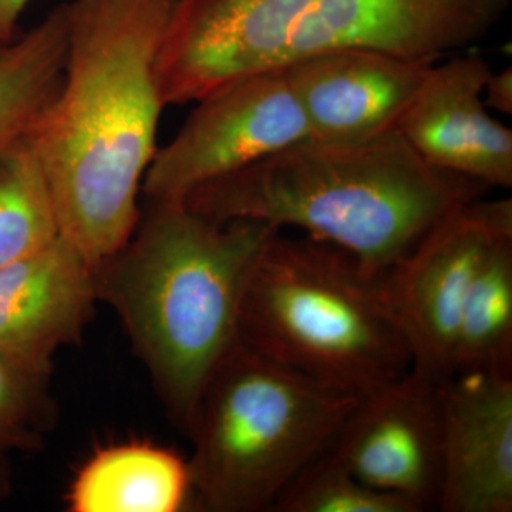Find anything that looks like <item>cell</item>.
Wrapping results in <instances>:
<instances>
[{
	"instance_id": "cell-1",
	"label": "cell",
	"mask_w": 512,
	"mask_h": 512,
	"mask_svg": "<svg viewBox=\"0 0 512 512\" xmlns=\"http://www.w3.org/2000/svg\"><path fill=\"white\" fill-rule=\"evenodd\" d=\"M178 0H73L66 62L28 141L45 170L60 232L94 268L138 220L157 153V57Z\"/></svg>"
},
{
	"instance_id": "cell-2",
	"label": "cell",
	"mask_w": 512,
	"mask_h": 512,
	"mask_svg": "<svg viewBox=\"0 0 512 512\" xmlns=\"http://www.w3.org/2000/svg\"><path fill=\"white\" fill-rule=\"evenodd\" d=\"M488 190L426 163L392 128L356 140L302 138L181 202L214 221L301 229L384 276L448 212Z\"/></svg>"
},
{
	"instance_id": "cell-3",
	"label": "cell",
	"mask_w": 512,
	"mask_h": 512,
	"mask_svg": "<svg viewBox=\"0 0 512 512\" xmlns=\"http://www.w3.org/2000/svg\"><path fill=\"white\" fill-rule=\"evenodd\" d=\"M124 247L96 268L97 295L119 313L174 419L190 431L205 384L237 342L264 222H220L184 202H150Z\"/></svg>"
},
{
	"instance_id": "cell-4",
	"label": "cell",
	"mask_w": 512,
	"mask_h": 512,
	"mask_svg": "<svg viewBox=\"0 0 512 512\" xmlns=\"http://www.w3.org/2000/svg\"><path fill=\"white\" fill-rule=\"evenodd\" d=\"M383 278L342 249L279 229L249 269L238 338L326 389L366 396L413 365Z\"/></svg>"
},
{
	"instance_id": "cell-5",
	"label": "cell",
	"mask_w": 512,
	"mask_h": 512,
	"mask_svg": "<svg viewBox=\"0 0 512 512\" xmlns=\"http://www.w3.org/2000/svg\"><path fill=\"white\" fill-rule=\"evenodd\" d=\"M360 397L326 389L237 340L205 384L188 433L192 490L217 512L271 510L332 447Z\"/></svg>"
},
{
	"instance_id": "cell-6",
	"label": "cell",
	"mask_w": 512,
	"mask_h": 512,
	"mask_svg": "<svg viewBox=\"0 0 512 512\" xmlns=\"http://www.w3.org/2000/svg\"><path fill=\"white\" fill-rule=\"evenodd\" d=\"M195 104L173 140L157 148L141 187L148 202L183 201L309 136L284 67L225 84Z\"/></svg>"
},
{
	"instance_id": "cell-7",
	"label": "cell",
	"mask_w": 512,
	"mask_h": 512,
	"mask_svg": "<svg viewBox=\"0 0 512 512\" xmlns=\"http://www.w3.org/2000/svg\"><path fill=\"white\" fill-rule=\"evenodd\" d=\"M512 238V200L458 205L414 245L383 281L413 365L447 380L461 309L488 256Z\"/></svg>"
},
{
	"instance_id": "cell-8",
	"label": "cell",
	"mask_w": 512,
	"mask_h": 512,
	"mask_svg": "<svg viewBox=\"0 0 512 512\" xmlns=\"http://www.w3.org/2000/svg\"><path fill=\"white\" fill-rule=\"evenodd\" d=\"M313 0H178L157 57L165 107L281 67Z\"/></svg>"
},
{
	"instance_id": "cell-9",
	"label": "cell",
	"mask_w": 512,
	"mask_h": 512,
	"mask_svg": "<svg viewBox=\"0 0 512 512\" xmlns=\"http://www.w3.org/2000/svg\"><path fill=\"white\" fill-rule=\"evenodd\" d=\"M412 365L360 397L330 451L350 473L419 512L439 507L443 474V386Z\"/></svg>"
},
{
	"instance_id": "cell-10",
	"label": "cell",
	"mask_w": 512,
	"mask_h": 512,
	"mask_svg": "<svg viewBox=\"0 0 512 512\" xmlns=\"http://www.w3.org/2000/svg\"><path fill=\"white\" fill-rule=\"evenodd\" d=\"M508 8L510 0H313L281 66L345 47L436 63L484 39Z\"/></svg>"
},
{
	"instance_id": "cell-11",
	"label": "cell",
	"mask_w": 512,
	"mask_h": 512,
	"mask_svg": "<svg viewBox=\"0 0 512 512\" xmlns=\"http://www.w3.org/2000/svg\"><path fill=\"white\" fill-rule=\"evenodd\" d=\"M491 72L478 55L434 63L397 124L426 163L490 190L512 187V131L483 100Z\"/></svg>"
},
{
	"instance_id": "cell-12",
	"label": "cell",
	"mask_w": 512,
	"mask_h": 512,
	"mask_svg": "<svg viewBox=\"0 0 512 512\" xmlns=\"http://www.w3.org/2000/svg\"><path fill=\"white\" fill-rule=\"evenodd\" d=\"M437 508L512 511V372L466 370L444 382Z\"/></svg>"
},
{
	"instance_id": "cell-13",
	"label": "cell",
	"mask_w": 512,
	"mask_h": 512,
	"mask_svg": "<svg viewBox=\"0 0 512 512\" xmlns=\"http://www.w3.org/2000/svg\"><path fill=\"white\" fill-rule=\"evenodd\" d=\"M433 64L345 47L281 67L301 103L309 136L356 140L397 128Z\"/></svg>"
},
{
	"instance_id": "cell-14",
	"label": "cell",
	"mask_w": 512,
	"mask_h": 512,
	"mask_svg": "<svg viewBox=\"0 0 512 512\" xmlns=\"http://www.w3.org/2000/svg\"><path fill=\"white\" fill-rule=\"evenodd\" d=\"M97 295L96 268L60 235L0 269V355L45 377L59 348L82 336Z\"/></svg>"
},
{
	"instance_id": "cell-15",
	"label": "cell",
	"mask_w": 512,
	"mask_h": 512,
	"mask_svg": "<svg viewBox=\"0 0 512 512\" xmlns=\"http://www.w3.org/2000/svg\"><path fill=\"white\" fill-rule=\"evenodd\" d=\"M192 490L190 461L148 443L103 448L74 478L73 512H175Z\"/></svg>"
},
{
	"instance_id": "cell-16",
	"label": "cell",
	"mask_w": 512,
	"mask_h": 512,
	"mask_svg": "<svg viewBox=\"0 0 512 512\" xmlns=\"http://www.w3.org/2000/svg\"><path fill=\"white\" fill-rule=\"evenodd\" d=\"M67 5L0 50V154L28 138L62 82Z\"/></svg>"
},
{
	"instance_id": "cell-17",
	"label": "cell",
	"mask_w": 512,
	"mask_h": 512,
	"mask_svg": "<svg viewBox=\"0 0 512 512\" xmlns=\"http://www.w3.org/2000/svg\"><path fill=\"white\" fill-rule=\"evenodd\" d=\"M451 362L453 375L466 370L512 372V238L491 252L471 286Z\"/></svg>"
},
{
	"instance_id": "cell-18",
	"label": "cell",
	"mask_w": 512,
	"mask_h": 512,
	"mask_svg": "<svg viewBox=\"0 0 512 512\" xmlns=\"http://www.w3.org/2000/svg\"><path fill=\"white\" fill-rule=\"evenodd\" d=\"M62 235L45 170L28 141L0 154V269Z\"/></svg>"
},
{
	"instance_id": "cell-19",
	"label": "cell",
	"mask_w": 512,
	"mask_h": 512,
	"mask_svg": "<svg viewBox=\"0 0 512 512\" xmlns=\"http://www.w3.org/2000/svg\"><path fill=\"white\" fill-rule=\"evenodd\" d=\"M271 510L276 512H419L396 495L382 493L357 480L330 451L302 468Z\"/></svg>"
},
{
	"instance_id": "cell-20",
	"label": "cell",
	"mask_w": 512,
	"mask_h": 512,
	"mask_svg": "<svg viewBox=\"0 0 512 512\" xmlns=\"http://www.w3.org/2000/svg\"><path fill=\"white\" fill-rule=\"evenodd\" d=\"M0 355V417L15 426L36 431L50 417V404L42 383Z\"/></svg>"
},
{
	"instance_id": "cell-21",
	"label": "cell",
	"mask_w": 512,
	"mask_h": 512,
	"mask_svg": "<svg viewBox=\"0 0 512 512\" xmlns=\"http://www.w3.org/2000/svg\"><path fill=\"white\" fill-rule=\"evenodd\" d=\"M484 104L500 113L511 116L512 114V70H501L491 72L483 92Z\"/></svg>"
},
{
	"instance_id": "cell-22",
	"label": "cell",
	"mask_w": 512,
	"mask_h": 512,
	"mask_svg": "<svg viewBox=\"0 0 512 512\" xmlns=\"http://www.w3.org/2000/svg\"><path fill=\"white\" fill-rule=\"evenodd\" d=\"M39 436L36 431L15 426L0 417V453L9 450H32L37 447Z\"/></svg>"
},
{
	"instance_id": "cell-23",
	"label": "cell",
	"mask_w": 512,
	"mask_h": 512,
	"mask_svg": "<svg viewBox=\"0 0 512 512\" xmlns=\"http://www.w3.org/2000/svg\"><path fill=\"white\" fill-rule=\"evenodd\" d=\"M30 0H0V42L8 45L15 39L20 15Z\"/></svg>"
},
{
	"instance_id": "cell-24",
	"label": "cell",
	"mask_w": 512,
	"mask_h": 512,
	"mask_svg": "<svg viewBox=\"0 0 512 512\" xmlns=\"http://www.w3.org/2000/svg\"><path fill=\"white\" fill-rule=\"evenodd\" d=\"M5 46H6V45H3V43H2V42H0V50H2V49H3V47H5Z\"/></svg>"
},
{
	"instance_id": "cell-25",
	"label": "cell",
	"mask_w": 512,
	"mask_h": 512,
	"mask_svg": "<svg viewBox=\"0 0 512 512\" xmlns=\"http://www.w3.org/2000/svg\"><path fill=\"white\" fill-rule=\"evenodd\" d=\"M0 487H2V484H0Z\"/></svg>"
}]
</instances>
